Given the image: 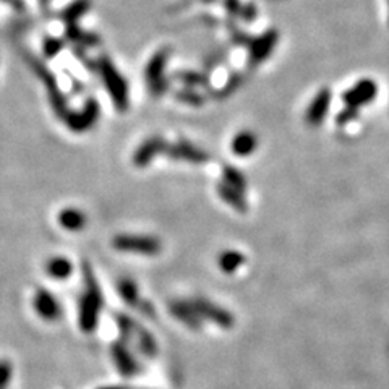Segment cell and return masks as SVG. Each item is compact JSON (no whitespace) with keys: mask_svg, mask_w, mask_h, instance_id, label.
<instances>
[{"mask_svg":"<svg viewBox=\"0 0 389 389\" xmlns=\"http://www.w3.org/2000/svg\"><path fill=\"white\" fill-rule=\"evenodd\" d=\"M84 284L86 291L80 300V328L84 332H91L98 325L99 312L103 308V294L89 266H84Z\"/></svg>","mask_w":389,"mask_h":389,"instance_id":"6da1fadb","label":"cell"},{"mask_svg":"<svg viewBox=\"0 0 389 389\" xmlns=\"http://www.w3.org/2000/svg\"><path fill=\"white\" fill-rule=\"evenodd\" d=\"M114 248L140 255H157L161 252V242L146 235H118L114 239Z\"/></svg>","mask_w":389,"mask_h":389,"instance_id":"7a4b0ae2","label":"cell"},{"mask_svg":"<svg viewBox=\"0 0 389 389\" xmlns=\"http://www.w3.org/2000/svg\"><path fill=\"white\" fill-rule=\"evenodd\" d=\"M376 94H378L376 83L371 80H362L349 89V91H346V94H344V103H346V107L359 109V107L371 103V101L376 98Z\"/></svg>","mask_w":389,"mask_h":389,"instance_id":"3957f363","label":"cell"},{"mask_svg":"<svg viewBox=\"0 0 389 389\" xmlns=\"http://www.w3.org/2000/svg\"><path fill=\"white\" fill-rule=\"evenodd\" d=\"M191 307L200 317H206L208 320H211L221 328H230L234 325V317L229 312H225L224 308H219L214 305L211 302L203 300V298H196V300L190 302Z\"/></svg>","mask_w":389,"mask_h":389,"instance_id":"277c9868","label":"cell"},{"mask_svg":"<svg viewBox=\"0 0 389 389\" xmlns=\"http://www.w3.org/2000/svg\"><path fill=\"white\" fill-rule=\"evenodd\" d=\"M35 308L39 317L47 321L59 320L62 315V308H60V303L57 302V298L44 289H39L36 292Z\"/></svg>","mask_w":389,"mask_h":389,"instance_id":"5b68a950","label":"cell"},{"mask_svg":"<svg viewBox=\"0 0 389 389\" xmlns=\"http://www.w3.org/2000/svg\"><path fill=\"white\" fill-rule=\"evenodd\" d=\"M331 107V93L329 89H321V91L315 96L312 104L307 109V122L310 125L317 127L326 118V114L329 112Z\"/></svg>","mask_w":389,"mask_h":389,"instance_id":"8992f818","label":"cell"},{"mask_svg":"<svg viewBox=\"0 0 389 389\" xmlns=\"http://www.w3.org/2000/svg\"><path fill=\"white\" fill-rule=\"evenodd\" d=\"M164 151L169 154V157H172V159H177V161H188V162H196V164H200V162H205L210 159V156H208L205 151H201L196 148V146H191L185 142L172 145V146H166Z\"/></svg>","mask_w":389,"mask_h":389,"instance_id":"52a82bcc","label":"cell"},{"mask_svg":"<svg viewBox=\"0 0 389 389\" xmlns=\"http://www.w3.org/2000/svg\"><path fill=\"white\" fill-rule=\"evenodd\" d=\"M112 357H114L117 370L120 371L123 376H133L140 370L137 360H135L128 349L125 346H122V344H115V346L112 347Z\"/></svg>","mask_w":389,"mask_h":389,"instance_id":"ba28073f","label":"cell"},{"mask_svg":"<svg viewBox=\"0 0 389 389\" xmlns=\"http://www.w3.org/2000/svg\"><path fill=\"white\" fill-rule=\"evenodd\" d=\"M164 150H166V145H164V142H162V140H159V138L148 140V142H145L137 150V153H135V157H133V162L137 166L143 167L146 164H150V161L153 159L156 154L162 153Z\"/></svg>","mask_w":389,"mask_h":389,"instance_id":"9c48e42d","label":"cell"},{"mask_svg":"<svg viewBox=\"0 0 389 389\" xmlns=\"http://www.w3.org/2000/svg\"><path fill=\"white\" fill-rule=\"evenodd\" d=\"M171 310L172 315L180 321H184L185 325L190 326L193 329H200L201 328V317L195 312L191 303H185V302H174L171 303Z\"/></svg>","mask_w":389,"mask_h":389,"instance_id":"30bf717a","label":"cell"},{"mask_svg":"<svg viewBox=\"0 0 389 389\" xmlns=\"http://www.w3.org/2000/svg\"><path fill=\"white\" fill-rule=\"evenodd\" d=\"M59 222L62 227L67 230H80L86 224V216L75 208H67V210L60 211L59 214Z\"/></svg>","mask_w":389,"mask_h":389,"instance_id":"8fae6325","label":"cell"},{"mask_svg":"<svg viewBox=\"0 0 389 389\" xmlns=\"http://www.w3.org/2000/svg\"><path fill=\"white\" fill-rule=\"evenodd\" d=\"M256 150V137L252 132H242L232 142V151L240 157L252 154Z\"/></svg>","mask_w":389,"mask_h":389,"instance_id":"7c38bea8","label":"cell"},{"mask_svg":"<svg viewBox=\"0 0 389 389\" xmlns=\"http://www.w3.org/2000/svg\"><path fill=\"white\" fill-rule=\"evenodd\" d=\"M72 263L64 256L50 258L46 264V271L54 279H67L72 274Z\"/></svg>","mask_w":389,"mask_h":389,"instance_id":"4fadbf2b","label":"cell"},{"mask_svg":"<svg viewBox=\"0 0 389 389\" xmlns=\"http://www.w3.org/2000/svg\"><path fill=\"white\" fill-rule=\"evenodd\" d=\"M218 191H219V196H221L224 201H227L230 206H234L237 211L245 213L248 210V205H247V201L244 200V196H242L240 191H237L235 188L230 187V185L222 182L218 187Z\"/></svg>","mask_w":389,"mask_h":389,"instance_id":"5bb4252c","label":"cell"},{"mask_svg":"<svg viewBox=\"0 0 389 389\" xmlns=\"http://www.w3.org/2000/svg\"><path fill=\"white\" fill-rule=\"evenodd\" d=\"M244 263H245V256L239 252L230 250V252L222 253V255L219 256V268L227 274L237 271V269H239Z\"/></svg>","mask_w":389,"mask_h":389,"instance_id":"9a60e30c","label":"cell"},{"mask_svg":"<svg viewBox=\"0 0 389 389\" xmlns=\"http://www.w3.org/2000/svg\"><path fill=\"white\" fill-rule=\"evenodd\" d=\"M137 334H138L137 342H138L140 352L145 354L146 357H154L157 354V344L153 339V336H151L148 331L140 329V328H137Z\"/></svg>","mask_w":389,"mask_h":389,"instance_id":"2e32d148","label":"cell"},{"mask_svg":"<svg viewBox=\"0 0 389 389\" xmlns=\"http://www.w3.org/2000/svg\"><path fill=\"white\" fill-rule=\"evenodd\" d=\"M224 184L230 185V187L235 188L237 191H240V193H244L247 188V180L244 177V174L230 166H225L224 169Z\"/></svg>","mask_w":389,"mask_h":389,"instance_id":"e0dca14e","label":"cell"},{"mask_svg":"<svg viewBox=\"0 0 389 389\" xmlns=\"http://www.w3.org/2000/svg\"><path fill=\"white\" fill-rule=\"evenodd\" d=\"M118 292H120L122 298L128 303V305H137L140 300L138 289H137V286H135L133 281L122 279L120 283H118Z\"/></svg>","mask_w":389,"mask_h":389,"instance_id":"ac0fdd59","label":"cell"},{"mask_svg":"<svg viewBox=\"0 0 389 389\" xmlns=\"http://www.w3.org/2000/svg\"><path fill=\"white\" fill-rule=\"evenodd\" d=\"M274 43H276L274 33H269L268 36L259 39V41L255 44V47H253V55H255V59L261 60V59L266 57V55L269 54V50L273 49Z\"/></svg>","mask_w":389,"mask_h":389,"instance_id":"d6986e66","label":"cell"},{"mask_svg":"<svg viewBox=\"0 0 389 389\" xmlns=\"http://www.w3.org/2000/svg\"><path fill=\"white\" fill-rule=\"evenodd\" d=\"M10 376H12V366H10L7 360H2V362H0V389L7 386Z\"/></svg>","mask_w":389,"mask_h":389,"instance_id":"ffe728a7","label":"cell"},{"mask_svg":"<svg viewBox=\"0 0 389 389\" xmlns=\"http://www.w3.org/2000/svg\"><path fill=\"white\" fill-rule=\"evenodd\" d=\"M355 115H357V109H351V107H346V109H344L339 114V117L336 118V122L341 123V125H344V123L354 120Z\"/></svg>","mask_w":389,"mask_h":389,"instance_id":"44dd1931","label":"cell"},{"mask_svg":"<svg viewBox=\"0 0 389 389\" xmlns=\"http://www.w3.org/2000/svg\"><path fill=\"white\" fill-rule=\"evenodd\" d=\"M103 389H123V388H103Z\"/></svg>","mask_w":389,"mask_h":389,"instance_id":"7402d4cb","label":"cell"}]
</instances>
